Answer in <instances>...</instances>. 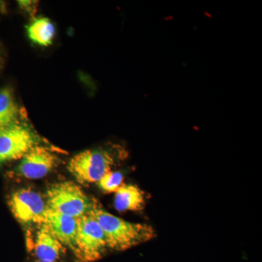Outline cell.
I'll list each match as a JSON object with an SVG mask.
<instances>
[{"instance_id": "6", "label": "cell", "mask_w": 262, "mask_h": 262, "mask_svg": "<svg viewBox=\"0 0 262 262\" xmlns=\"http://www.w3.org/2000/svg\"><path fill=\"white\" fill-rule=\"evenodd\" d=\"M12 213L20 225H42L47 206L42 196L31 188L18 189L10 196L8 202Z\"/></svg>"}, {"instance_id": "3", "label": "cell", "mask_w": 262, "mask_h": 262, "mask_svg": "<svg viewBox=\"0 0 262 262\" xmlns=\"http://www.w3.org/2000/svg\"><path fill=\"white\" fill-rule=\"evenodd\" d=\"M46 203L48 209L78 219L91 211L94 198H90L75 183L64 181L48 188Z\"/></svg>"}, {"instance_id": "13", "label": "cell", "mask_w": 262, "mask_h": 262, "mask_svg": "<svg viewBox=\"0 0 262 262\" xmlns=\"http://www.w3.org/2000/svg\"><path fill=\"white\" fill-rule=\"evenodd\" d=\"M123 175L120 172L112 171L105 174L97 182L98 187L106 193H115L123 183Z\"/></svg>"}, {"instance_id": "14", "label": "cell", "mask_w": 262, "mask_h": 262, "mask_svg": "<svg viewBox=\"0 0 262 262\" xmlns=\"http://www.w3.org/2000/svg\"><path fill=\"white\" fill-rule=\"evenodd\" d=\"M19 5L21 6L22 8L27 10L31 14H34L36 12V5L37 3L36 2L32 1H19Z\"/></svg>"}, {"instance_id": "15", "label": "cell", "mask_w": 262, "mask_h": 262, "mask_svg": "<svg viewBox=\"0 0 262 262\" xmlns=\"http://www.w3.org/2000/svg\"><path fill=\"white\" fill-rule=\"evenodd\" d=\"M34 262H58V261H39V260H37V261Z\"/></svg>"}, {"instance_id": "1", "label": "cell", "mask_w": 262, "mask_h": 262, "mask_svg": "<svg viewBox=\"0 0 262 262\" xmlns=\"http://www.w3.org/2000/svg\"><path fill=\"white\" fill-rule=\"evenodd\" d=\"M102 229L108 249L122 251L151 241L155 237L151 226L127 222L106 211L97 200L89 211Z\"/></svg>"}, {"instance_id": "8", "label": "cell", "mask_w": 262, "mask_h": 262, "mask_svg": "<svg viewBox=\"0 0 262 262\" xmlns=\"http://www.w3.org/2000/svg\"><path fill=\"white\" fill-rule=\"evenodd\" d=\"M42 225H46L66 248H70L72 251L77 234V219L61 214L47 208Z\"/></svg>"}, {"instance_id": "9", "label": "cell", "mask_w": 262, "mask_h": 262, "mask_svg": "<svg viewBox=\"0 0 262 262\" xmlns=\"http://www.w3.org/2000/svg\"><path fill=\"white\" fill-rule=\"evenodd\" d=\"M33 252L39 261H57L64 254L67 248L51 233L45 225L39 226L33 243Z\"/></svg>"}, {"instance_id": "11", "label": "cell", "mask_w": 262, "mask_h": 262, "mask_svg": "<svg viewBox=\"0 0 262 262\" xmlns=\"http://www.w3.org/2000/svg\"><path fill=\"white\" fill-rule=\"evenodd\" d=\"M20 108L13 91L6 87L0 91V130L19 123Z\"/></svg>"}, {"instance_id": "16", "label": "cell", "mask_w": 262, "mask_h": 262, "mask_svg": "<svg viewBox=\"0 0 262 262\" xmlns=\"http://www.w3.org/2000/svg\"><path fill=\"white\" fill-rule=\"evenodd\" d=\"M2 63V59H1V56H0V63Z\"/></svg>"}, {"instance_id": "4", "label": "cell", "mask_w": 262, "mask_h": 262, "mask_svg": "<svg viewBox=\"0 0 262 262\" xmlns=\"http://www.w3.org/2000/svg\"><path fill=\"white\" fill-rule=\"evenodd\" d=\"M77 220V234L72 250L76 261L94 262L101 259L110 249L97 221L89 213Z\"/></svg>"}, {"instance_id": "2", "label": "cell", "mask_w": 262, "mask_h": 262, "mask_svg": "<svg viewBox=\"0 0 262 262\" xmlns=\"http://www.w3.org/2000/svg\"><path fill=\"white\" fill-rule=\"evenodd\" d=\"M126 150L120 145L89 149L75 155L68 164L69 171L82 185L97 183L105 174L125 160Z\"/></svg>"}, {"instance_id": "10", "label": "cell", "mask_w": 262, "mask_h": 262, "mask_svg": "<svg viewBox=\"0 0 262 262\" xmlns=\"http://www.w3.org/2000/svg\"><path fill=\"white\" fill-rule=\"evenodd\" d=\"M115 207L120 212L141 211L145 207L144 193L138 186L122 184L115 192Z\"/></svg>"}, {"instance_id": "12", "label": "cell", "mask_w": 262, "mask_h": 262, "mask_svg": "<svg viewBox=\"0 0 262 262\" xmlns=\"http://www.w3.org/2000/svg\"><path fill=\"white\" fill-rule=\"evenodd\" d=\"M29 39L39 46L51 45L55 35V27L48 18L36 19L27 27Z\"/></svg>"}, {"instance_id": "5", "label": "cell", "mask_w": 262, "mask_h": 262, "mask_svg": "<svg viewBox=\"0 0 262 262\" xmlns=\"http://www.w3.org/2000/svg\"><path fill=\"white\" fill-rule=\"evenodd\" d=\"M42 140L26 124L19 123L0 130V164L20 160Z\"/></svg>"}, {"instance_id": "7", "label": "cell", "mask_w": 262, "mask_h": 262, "mask_svg": "<svg viewBox=\"0 0 262 262\" xmlns=\"http://www.w3.org/2000/svg\"><path fill=\"white\" fill-rule=\"evenodd\" d=\"M61 160L54 151L42 144L34 146L12 172L13 177L36 180L44 178L59 165Z\"/></svg>"}]
</instances>
